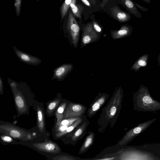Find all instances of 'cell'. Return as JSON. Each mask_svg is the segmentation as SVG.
Listing matches in <instances>:
<instances>
[{"label": "cell", "instance_id": "obj_39", "mask_svg": "<svg viewBox=\"0 0 160 160\" xmlns=\"http://www.w3.org/2000/svg\"><path fill=\"white\" fill-rule=\"evenodd\" d=\"M91 1V0H90ZM93 0H92V2L93 1Z\"/></svg>", "mask_w": 160, "mask_h": 160}, {"label": "cell", "instance_id": "obj_24", "mask_svg": "<svg viewBox=\"0 0 160 160\" xmlns=\"http://www.w3.org/2000/svg\"><path fill=\"white\" fill-rule=\"evenodd\" d=\"M92 104L91 105L88 111V116L93 115L98 111L102 106L95 99Z\"/></svg>", "mask_w": 160, "mask_h": 160}, {"label": "cell", "instance_id": "obj_27", "mask_svg": "<svg viewBox=\"0 0 160 160\" xmlns=\"http://www.w3.org/2000/svg\"><path fill=\"white\" fill-rule=\"evenodd\" d=\"M11 80L9 78H8V82L11 88H17V83L14 81L11 80Z\"/></svg>", "mask_w": 160, "mask_h": 160}, {"label": "cell", "instance_id": "obj_29", "mask_svg": "<svg viewBox=\"0 0 160 160\" xmlns=\"http://www.w3.org/2000/svg\"><path fill=\"white\" fill-rule=\"evenodd\" d=\"M1 138L3 141L7 142H10L12 141V139L9 137L3 136L1 137Z\"/></svg>", "mask_w": 160, "mask_h": 160}, {"label": "cell", "instance_id": "obj_7", "mask_svg": "<svg viewBox=\"0 0 160 160\" xmlns=\"http://www.w3.org/2000/svg\"><path fill=\"white\" fill-rule=\"evenodd\" d=\"M73 66L71 63H64L55 68L51 80L57 79L59 81H63L72 71Z\"/></svg>", "mask_w": 160, "mask_h": 160}, {"label": "cell", "instance_id": "obj_22", "mask_svg": "<svg viewBox=\"0 0 160 160\" xmlns=\"http://www.w3.org/2000/svg\"><path fill=\"white\" fill-rule=\"evenodd\" d=\"M61 100L57 99L50 102L48 105L46 111L49 114H51L53 112L59 105Z\"/></svg>", "mask_w": 160, "mask_h": 160}, {"label": "cell", "instance_id": "obj_31", "mask_svg": "<svg viewBox=\"0 0 160 160\" xmlns=\"http://www.w3.org/2000/svg\"><path fill=\"white\" fill-rule=\"evenodd\" d=\"M133 2L135 5L138 8H139L143 12H146L148 10V9L146 8L139 5L135 2Z\"/></svg>", "mask_w": 160, "mask_h": 160}, {"label": "cell", "instance_id": "obj_30", "mask_svg": "<svg viewBox=\"0 0 160 160\" xmlns=\"http://www.w3.org/2000/svg\"><path fill=\"white\" fill-rule=\"evenodd\" d=\"M68 157L67 156H61L56 157H54L53 158V159L55 160H67V159H71L70 158H68Z\"/></svg>", "mask_w": 160, "mask_h": 160}, {"label": "cell", "instance_id": "obj_10", "mask_svg": "<svg viewBox=\"0 0 160 160\" xmlns=\"http://www.w3.org/2000/svg\"><path fill=\"white\" fill-rule=\"evenodd\" d=\"M132 31L131 26L127 24L123 25L118 30H111V36L114 40L120 39L130 36Z\"/></svg>", "mask_w": 160, "mask_h": 160}, {"label": "cell", "instance_id": "obj_1", "mask_svg": "<svg viewBox=\"0 0 160 160\" xmlns=\"http://www.w3.org/2000/svg\"><path fill=\"white\" fill-rule=\"evenodd\" d=\"M134 108L144 112H153L160 110V102L151 96L148 88L141 84L138 91L133 94Z\"/></svg>", "mask_w": 160, "mask_h": 160}, {"label": "cell", "instance_id": "obj_12", "mask_svg": "<svg viewBox=\"0 0 160 160\" xmlns=\"http://www.w3.org/2000/svg\"><path fill=\"white\" fill-rule=\"evenodd\" d=\"M110 9L114 18L121 22H128L131 18L130 13L122 10L117 7H114Z\"/></svg>", "mask_w": 160, "mask_h": 160}, {"label": "cell", "instance_id": "obj_21", "mask_svg": "<svg viewBox=\"0 0 160 160\" xmlns=\"http://www.w3.org/2000/svg\"><path fill=\"white\" fill-rule=\"evenodd\" d=\"M72 0H65L62 4L60 8V12L62 20L67 14L69 8Z\"/></svg>", "mask_w": 160, "mask_h": 160}, {"label": "cell", "instance_id": "obj_23", "mask_svg": "<svg viewBox=\"0 0 160 160\" xmlns=\"http://www.w3.org/2000/svg\"><path fill=\"white\" fill-rule=\"evenodd\" d=\"M81 118V117L69 118L62 119L57 125H56L55 128L60 126H70L74 122L79 119Z\"/></svg>", "mask_w": 160, "mask_h": 160}, {"label": "cell", "instance_id": "obj_35", "mask_svg": "<svg viewBox=\"0 0 160 160\" xmlns=\"http://www.w3.org/2000/svg\"><path fill=\"white\" fill-rule=\"evenodd\" d=\"M27 138L28 139H30L31 138V134L29 133H28L27 135Z\"/></svg>", "mask_w": 160, "mask_h": 160}, {"label": "cell", "instance_id": "obj_8", "mask_svg": "<svg viewBox=\"0 0 160 160\" xmlns=\"http://www.w3.org/2000/svg\"><path fill=\"white\" fill-rule=\"evenodd\" d=\"M13 48L15 54L20 60L27 64L32 65H38L42 62L40 59L19 50L15 47Z\"/></svg>", "mask_w": 160, "mask_h": 160}, {"label": "cell", "instance_id": "obj_37", "mask_svg": "<svg viewBox=\"0 0 160 160\" xmlns=\"http://www.w3.org/2000/svg\"><path fill=\"white\" fill-rule=\"evenodd\" d=\"M158 62L160 65V53L158 58Z\"/></svg>", "mask_w": 160, "mask_h": 160}, {"label": "cell", "instance_id": "obj_4", "mask_svg": "<svg viewBox=\"0 0 160 160\" xmlns=\"http://www.w3.org/2000/svg\"><path fill=\"white\" fill-rule=\"evenodd\" d=\"M100 35L94 30L92 23L86 24L82 29L81 40V48L98 41L100 39Z\"/></svg>", "mask_w": 160, "mask_h": 160}, {"label": "cell", "instance_id": "obj_25", "mask_svg": "<svg viewBox=\"0 0 160 160\" xmlns=\"http://www.w3.org/2000/svg\"><path fill=\"white\" fill-rule=\"evenodd\" d=\"M22 1V0H14V7L17 16H19L20 13Z\"/></svg>", "mask_w": 160, "mask_h": 160}, {"label": "cell", "instance_id": "obj_36", "mask_svg": "<svg viewBox=\"0 0 160 160\" xmlns=\"http://www.w3.org/2000/svg\"><path fill=\"white\" fill-rule=\"evenodd\" d=\"M147 3H150L151 2L150 0H143Z\"/></svg>", "mask_w": 160, "mask_h": 160}, {"label": "cell", "instance_id": "obj_3", "mask_svg": "<svg viewBox=\"0 0 160 160\" xmlns=\"http://www.w3.org/2000/svg\"><path fill=\"white\" fill-rule=\"evenodd\" d=\"M156 120V118H154L139 123L135 127L130 130L126 133L120 141V145L125 146L129 143L134 138L145 131Z\"/></svg>", "mask_w": 160, "mask_h": 160}, {"label": "cell", "instance_id": "obj_15", "mask_svg": "<svg viewBox=\"0 0 160 160\" xmlns=\"http://www.w3.org/2000/svg\"><path fill=\"white\" fill-rule=\"evenodd\" d=\"M89 123L88 122H86L84 123L82 122V124L77 127V130L71 138V140L72 142L78 140L81 138L82 136L83 135L86 127Z\"/></svg>", "mask_w": 160, "mask_h": 160}, {"label": "cell", "instance_id": "obj_11", "mask_svg": "<svg viewBox=\"0 0 160 160\" xmlns=\"http://www.w3.org/2000/svg\"><path fill=\"white\" fill-rule=\"evenodd\" d=\"M11 88L13 95L16 106L18 112L21 113L26 112L27 110V106L22 95L17 88Z\"/></svg>", "mask_w": 160, "mask_h": 160}, {"label": "cell", "instance_id": "obj_20", "mask_svg": "<svg viewBox=\"0 0 160 160\" xmlns=\"http://www.w3.org/2000/svg\"><path fill=\"white\" fill-rule=\"evenodd\" d=\"M67 106V103H62L57 109L55 113L57 118V122L56 125L63 119V114Z\"/></svg>", "mask_w": 160, "mask_h": 160}, {"label": "cell", "instance_id": "obj_2", "mask_svg": "<svg viewBox=\"0 0 160 160\" xmlns=\"http://www.w3.org/2000/svg\"><path fill=\"white\" fill-rule=\"evenodd\" d=\"M71 10H69L66 25L68 38L70 45L75 49L77 47L80 38V27Z\"/></svg>", "mask_w": 160, "mask_h": 160}, {"label": "cell", "instance_id": "obj_18", "mask_svg": "<svg viewBox=\"0 0 160 160\" xmlns=\"http://www.w3.org/2000/svg\"><path fill=\"white\" fill-rule=\"evenodd\" d=\"M76 0H72L70 8L74 16L78 18L81 19L83 7L81 5L76 3Z\"/></svg>", "mask_w": 160, "mask_h": 160}, {"label": "cell", "instance_id": "obj_13", "mask_svg": "<svg viewBox=\"0 0 160 160\" xmlns=\"http://www.w3.org/2000/svg\"><path fill=\"white\" fill-rule=\"evenodd\" d=\"M122 5L130 13L139 18H141V14L132 0H121Z\"/></svg>", "mask_w": 160, "mask_h": 160}, {"label": "cell", "instance_id": "obj_38", "mask_svg": "<svg viewBox=\"0 0 160 160\" xmlns=\"http://www.w3.org/2000/svg\"><path fill=\"white\" fill-rule=\"evenodd\" d=\"M32 135H33V136H35L36 135L35 133V132H33V134Z\"/></svg>", "mask_w": 160, "mask_h": 160}, {"label": "cell", "instance_id": "obj_32", "mask_svg": "<svg viewBox=\"0 0 160 160\" xmlns=\"http://www.w3.org/2000/svg\"><path fill=\"white\" fill-rule=\"evenodd\" d=\"M3 83L2 79L0 76V93L3 94Z\"/></svg>", "mask_w": 160, "mask_h": 160}, {"label": "cell", "instance_id": "obj_5", "mask_svg": "<svg viewBox=\"0 0 160 160\" xmlns=\"http://www.w3.org/2000/svg\"><path fill=\"white\" fill-rule=\"evenodd\" d=\"M86 110V107L82 105L70 102L65 109L63 119L81 117Z\"/></svg>", "mask_w": 160, "mask_h": 160}, {"label": "cell", "instance_id": "obj_33", "mask_svg": "<svg viewBox=\"0 0 160 160\" xmlns=\"http://www.w3.org/2000/svg\"><path fill=\"white\" fill-rule=\"evenodd\" d=\"M86 5L91 7V5L89 0H81Z\"/></svg>", "mask_w": 160, "mask_h": 160}, {"label": "cell", "instance_id": "obj_16", "mask_svg": "<svg viewBox=\"0 0 160 160\" xmlns=\"http://www.w3.org/2000/svg\"><path fill=\"white\" fill-rule=\"evenodd\" d=\"M94 133L92 132L87 136L80 149L79 154L84 153L91 146L94 141Z\"/></svg>", "mask_w": 160, "mask_h": 160}, {"label": "cell", "instance_id": "obj_19", "mask_svg": "<svg viewBox=\"0 0 160 160\" xmlns=\"http://www.w3.org/2000/svg\"><path fill=\"white\" fill-rule=\"evenodd\" d=\"M83 118L82 117H81L79 119L77 120L69 126L65 131L56 133L55 134L56 137L57 138H60L71 132L79 126L83 122Z\"/></svg>", "mask_w": 160, "mask_h": 160}, {"label": "cell", "instance_id": "obj_26", "mask_svg": "<svg viewBox=\"0 0 160 160\" xmlns=\"http://www.w3.org/2000/svg\"><path fill=\"white\" fill-rule=\"evenodd\" d=\"M92 24L94 30L99 34L101 35L102 32V27L95 21H93Z\"/></svg>", "mask_w": 160, "mask_h": 160}, {"label": "cell", "instance_id": "obj_17", "mask_svg": "<svg viewBox=\"0 0 160 160\" xmlns=\"http://www.w3.org/2000/svg\"><path fill=\"white\" fill-rule=\"evenodd\" d=\"M37 126L39 131L42 133L45 130V122L43 110L39 106L37 107Z\"/></svg>", "mask_w": 160, "mask_h": 160}, {"label": "cell", "instance_id": "obj_14", "mask_svg": "<svg viewBox=\"0 0 160 160\" xmlns=\"http://www.w3.org/2000/svg\"><path fill=\"white\" fill-rule=\"evenodd\" d=\"M149 54H144L139 57L132 66L130 71L134 70L135 72L139 71L140 68L145 67L147 63Z\"/></svg>", "mask_w": 160, "mask_h": 160}, {"label": "cell", "instance_id": "obj_28", "mask_svg": "<svg viewBox=\"0 0 160 160\" xmlns=\"http://www.w3.org/2000/svg\"><path fill=\"white\" fill-rule=\"evenodd\" d=\"M117 109L115 106H112L111 108L109 110V114L111 116H113L116 113Z\"/></svg>", "mask_w": 160, "mask_h": 160}, {"label": "cell", "instance_id": "obj_6", "mask_svg": "<svg viewBox=\"0 0 160 160\" xmlns=\"http://www.w3.org/2000/svg\"><path fill=\"white\" fill-rule=\"evenodd\" d=\"M0 129L2 133L16 138L26 137L28 133L25 130L8 124L0 125Z\"/></svg>", "mask_w": 160, "mask_h": 160}, {"label": "cell", "instance_id": "obj_34", "mask_svg": "<svg viewBox=\"0 0 160 160\" xmlns=\"http://www.w3.org/2000/svg\"><path fill=\"white\" fill-rule=\"evenodd\" d=\"M109 0H101V7H103L107 3Z\"/></svg>", "mask_w": 160, "mask_h": 160}, {"label": "cell", "instance_id": "obj_40", "mask_svg": "<svg viewBox=\"0 0 160 160\" xmlns=\"http://www.w3.org/2000/svg\"><path fill=\"white\" fill-rule=\"evenodd\" d=\"M37 0V1H38V0Z\"/></svg>", "mask_w": 160, "mask_h": 160}, {"label": "cell", "instance_id": "obj_9", "mask_svg": "<svg viewBox=\"0 0 160 160\" xmlns=\"http://www.w3.org/2000/svg\"><path fill=\"white\" fill-rule=\"evenodd\" d=\"M32 146L40 151L50 153L57 154L61 151L60 148L57 144L50 140L42 143H34Z\"/></svg>", "mask_w": 160, "mask_h": 160}]
</instances>
